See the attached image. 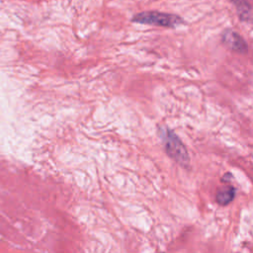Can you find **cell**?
Here are the masks:
<instances>
[{
    "mask_svg": "<svg viewBox=\"0 0 253 253\" xmlns=\"http://www.w3.org/2000/svg\"><path fill=\"white\" fill-rule=\"evenodd\" d=\"M158 133L167 155L180 166L187 168L190 165V156L186 146L175 131L168 126H160L158 127Z\"/></svg>",
    "mask_w": 253,
    "mask_h": 253,
    "instance_id": "cell-1",
    "label": "cell"
},
{
    "mask_svg": "<svg viewBox=\"0 0 253 253\" xmlns=\"http://www.w3.org/2000/svg\"><path fill=\"white\" fill-rule=\"evenodd\" d=\"M131 21L138 24L164 28H176L178 26L185 24L184 19L176 14L163 13L157 11H145L137 13L132 17Z\"/></svg>",
    "mask_w": 253,
    "mask_h": 253,
    "instance_id": "cell-2",
    "label": "cell"
},
{
    "mask_svg": "<svg viewBox=\"0 0 253 253\" xmlns=\"http://www.w3.org/2000/svg\"><path fill=\"white\" fill-rule=\"evenodd\" d=\"M221 42L232 51L241 54H246L248 51V45L245 40L232 29H225L222 32Z\"/></svg>",
    "mask_w": 253,
    "mask_h": 253,
    "instance_id": "cell-3",
    "label": "cell"
},
{
    "mask_svg": "<svg viewBox=\"0 0 253 253\" xmlns=\"http://www.w3.org/2000/svg\"><path fill=\"white\" fill-rule=\"evenodd\" d=\"M235 195L236 189L232 185H226L217 190L215 201L219 206H227L234 200Z\"/></svg>",
    "mask_w": 253,
    "mask_h": 253,
    "instance_id": "cell-4",
    "label": "cell"
},
{
    "mask_svg": "<svg viewBox=\"0 0 253 253\" xmlns=\"http://www.w3.org/2000/svg\"><path fill=\"white\" fill-rule=\"evenodd\" d=\"M236 8L237 15L242 22L250 23L252 19V8L248 0H231Z\"/></svg>",
    "mask_w": 253,
    "mask_h": 253,
    "instance_id": "cell-5",
    "label": "cell"
}]
</instances>
